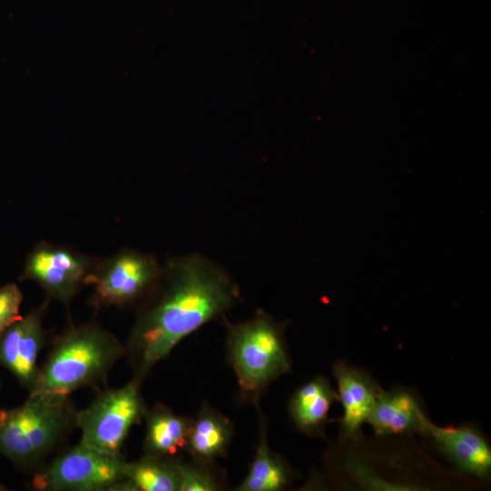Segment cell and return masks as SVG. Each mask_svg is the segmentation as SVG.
Wrapping results in <instances>:
<instances>
[{
    "label": "cell",
    "mask_w": 491,
    "mask_h": 491,
    "mask_svg": "<svg viewBox=\"0 0 491 491\" xmlns=\"http://www.w3.org/2000/svg\"><path fill=\"white\" fill-rule=\"evenodd\" d=\"M240 297L235 278L198 253L173 256L139 310L125 346L134 376L144 380L175 346L208 322L224 317Z\"/></svg>",
    "instance_id": "1"
},
{
    "label": "cell",
    "mask_w": 491,
    "mask_h": 491,
    "mask_svg": "<svg viewBox=\"0 0 491 491\" xmlns=\"http://www.w3.org/2000/svg\"><path fill=\"white\" fill-rule=\"evenodd\" d=\"M125 346L109 331L88 323L57 336L29 394L68 396L105 382Z\"/></svg>",
    "instance_id": "2"
},
{
    "label": "cell",
    "mask_w": 491,
    "mask_h": 491,
    "mask_svg": "<svg viewBox=\"0 0 491 491\" xmlns=\"http://www.w3.org/2000/svg\"><path fill=\"white\" fill-rule=\"evenodd\" d=\"M223 319L227 358L236 377L239 400L257 406L266 387L291 370L284 327L262 310L240 323Z\"/></svg>",
    "instance_id": "3"
},
{
    "label": "cell",
    "mask_w": 491,
    "mask_h": 491,
    "mask_svg": "<svg viewBox=\"0 0 491 491\" xmlns=\"http://www.w3.org/2000/svg\"><path fill=\"white\" fill-rule=\"evenodd\" d=\"M68 396L29 394L13 409H0V452L16 466H37L75 427Z\"/></svg>",
    "instance_id": "4"
},
{
    "label": "cell",
    "mask_w": 491,
    "mask_h": 491,
    "mask_svg": "<svg viewBox=\"0 0 491 491\" xmlns=\"http://www.w3.org/2000/svg\"><path fill=\"white\" fill-rule=\"evenodd\" d=\"M142 382L133 376L121 387L99 392L89 406L76 411L80 442L104 453L121 455L129 431L148 410L141 393Z\"/></svg>",
    "instance_id": "5"
},
{
    "label": "cell",
    "mask_w": 491,
    "mask_h": 491,
    "mask_svg": "<svg viewBox=\"0 0 491 491\" xmlns=\"http://www.w3.org/2000/svg\"><path fill=\"white\" fill-rule=\"evenodd\" d=\"M163 273L155 256L125 248L97 260L85 285L93 286L90 305L127 307L140 305L155 288Z\"/></svg>",
    "instance_id": "6"
},
{
    "label": "cell",
    "mask_w": 491,
    "mask_h": 491,
    "mask_svg": "<svg viewBox=\"0 0 491 491\" xmlns=\"http://www.w3.org/2000/svg\"><path fill=\"white\" fill-rule=\"evenodd\" d=\"M122 455L79 442L35 473L32 486L44 491H117L125 480Z\"/></svg>",
    "instance_id": "7"
},
{
    "label": "cell",
    "mask_w": 491,
    "mask_h": 491,
    "mask_svg": "<svg viewBox=\"0 0 491 491\" xmlns=\"http://www.w3.org/2000/svg\"><path fill=\"white\" fill-rule=\"evenodd\" d=\"M97 260L65 246L40 242L27 255L20 280L37 283L48 299L68 305Z\"/></svg>",
    "instance_id": "8"
},
{
    "label": "cell",
    "mask_w": 491,
    "mask_h": 491,
    "mask_svg": "<svg viewBox=\"0 0 491 491\" xmlns=\"http://www.w3.org/2000/svg\"><path fill=\"white\" fill-rule=\"evenodd\" d=\"M47 305L48 298L0 336V366L11 372L29 392L39 373L37 358L45 342L43 319Z\"/></svg>",
    "instance_id": "9"
},
{
    "label": "cell",
    "mask_w": 491,
    "mask_h": 491,
    "mask_svg": "<svg viewBox=\"0 0 491 491\" xmlns=\"http://www.w3.org/2000/svg\"><path fill=\"white\" fill-rule=\"evenodd\" d=\"M428 436L461 473L486 480L491 474V449L486 438L472 426H438L429 421Z\"/></svg>",
    "instance_id": "10"
},
{
    "label": "cell",
    "mask_w": 491,
    "mask_h": 491,
    "mask_svg": "<svg viewBox=\"0 0 491 491\" xmlns=\"http://www.w3.org/2000/svg\"><path fill=\"white\" fill-rule=\"evenodd\" d=\"M334 376L343 406L339 437L343 441L356 440L381 388L366 373L343 362L335 364Z\"/></svg>",
    "instance_id": "11"
},
{
    "label": "cell",
    "mask_w": 491,
    "mask_h": 491,
    "mask_svg": "<svg viewBox=\"0 0 491 491\" xmlns=\"http://www.w3.org/2000/svg\"><path fill=\"white\" fill-rule=\"evenodd\" d=\"M366 423L377 436L412 433L425 436L429 419L413 393L381 389Z\"/></svg>",
    "instance_id": "12"
},
{
    "label": "cell",
    "mask_w": 491,
    "mask_h": 491,
    "mask_svg": "<svg viewBox=\"0 0 491 491\" xmlns=\"http://www.w3.org/2000/svg\"><path fill=\"white\" fill-rule=\"evenodd\" d=\"M234 436L232 422L210 406L190 419L185 452L193 459L214 462L226 455Z\"/></svg>",
    "instance_id": "13"
},
{
    "label": "cell",
    "mask_w": 491,
    "mask_h": 491,
    "mask_svg": "<svg viewBox=\"0 0 491 491\" xmlns=\"http://www.w3.org/2000/svg\"><path fill=\"white\" fill-rule=\"evenodd\" d=\"M336 401H338V395L330 381L316 376L292 395L288 403L289 415L299 431L310 436L320 435Z\"/></svg>",
    "instance_id": "14"
},
{
    "label": "cell",
    "mask_w": 491,
    "mask_h": 491,
    "mask_svg": "<svg viewBox=\"0 0 491 491\" xmlns=\"http://www.w3.org/2000/svg\"><path fill=\"white\" fill-rule=\"evenodd\" d=\"M145 418V454L178 459V453L185 451L190 419L162 404L147 410Z\"/></svg>",
    "instance_id": "15"
},
{
    "label": "cell",
    "mask_w": 491,
    "mask_h": 491,
    "mask_svg": "<svg viewBox=\"0 0 491 491\" xmlns=\"http://www.w3.org/2000/svg\"><path fill=\"white\" fill-rule=\"evenodd\" d=\"M179 459L145 454L126 462L117 491H180Z\"/></svg>",
    "instance_id": "16"
},
{
    "label": "cell",
    "mask_w": 491,
    "mask_h": 491,
    "mask_svg": "<svg viewBox=\"0 0 491 491\" xmlns=\"http://www.w3.org/2000/svg\"><path fill=\"white\" fill-rule=\"evenodd\" d=\"M260 422L256 451L247 475L235 488L237 491H279L290 479L288 466L269 447L266 423L262 416Z\"/></svg>",
    "instance_id": "17"
},
{
    "label": "cell",
    "mask_w": 491,
    "mask_h": 491,
    "mask_svg": "<svg viewBox=\"0 0 491 491\" xmlns=\"http://www.w3.org/2000/svg\"><path fill=\"white\" fill-rule=\"evenodd\" d=\"M185 462L179 459L180 491H215L222 487V481L211 464L197 459Z\"/></svg>",
    "instance_id": "18"
},
{
    "label": "cell",
    "mask_w": 491,
    "mask_h": 491,
    "mask_svg": "<svg viewBox=\"0 0 491 491\" xmlns=\"http://www.w3.org/2000/svg\"><path fill=\"white\" fill-rule=\"evenodd\" d=\"M23 295L19 287L9 283L0 286V336L20 316V306Z\"/></svg>",
    "instance_id": "19"
},
{
    "label": "cell",
    "mask_w": 491,
    "mask_h": 491,
    "mask_svg": "<svg viewBox=\"0 0 491 491\" xmlns=\"http://www.w3.org/2000/svg\"><path fill=\"white\" fill-rule=\"evenodd\" d=\"M5 490H7L6 486H5L4 485L0 484V491H5Z\"/></svg>",
    "instance_id": "20"
},
{
    "label": "cell",
    "mask_w": 491,
    "mask_h": 491,
    "mask_svg": "<svg viewBox=\"0 0 491 491\" xmlns=\"http://www.w3.org/2000/svg\"><path fill=\"white\" fill-rule=\"evenodd\" d=\"M0 387H1V385H0Z\"/></svg>",
    "instance_id": "21"
}]
</instances>
